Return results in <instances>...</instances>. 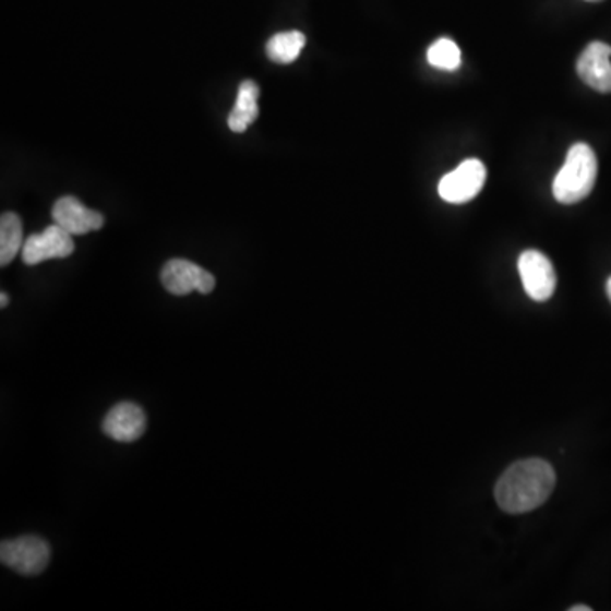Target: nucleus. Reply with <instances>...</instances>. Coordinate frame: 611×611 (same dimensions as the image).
<instances>
[{
  "label": "nucleus",
  "instance_id": "14",
  "mask_svg": "<svg viewBox=\"0 0 611 611\" xmlns=\"http://www.w3.org/2000/svg\"><path fill=\"white\" fill-rule=\"evenodd\" d=\"M428 63L435 69L457 70L460 67V48L452 39L442 38L428 48Z\"/></svg>",
  "mask_w": 611,
  "mask_h": 611
},
{
  "label": "nucleus",
  "instance_id": "5",
  "mask_svg": "<svg viewBox=\"0 0 611 611\" xmlns=\"http://www.w3.org/2000/svg\"><path fill=\"white\" fill-rule=\"evenodd\" d=\"M486 183V167L481 160L470 158L447 173L439 183V194L451 204H464L472 201Z\"/></svg>",
  "mask_w": 611,
  "mask_h": 611
},
{
  "label": "nucleus",
  "instance_id": "13",
  "mask_svg": "<svg viewBox=\"0 0 611 611\" xmlns=\"http://www.w3.org/2000/svg\"><path fill=\"white\" fill-rule=\"evenodd\" d=\"M304 46L306 36L302 35L301 31H286V33L272 36L267 46H265V51L275 63L287 65V63L298 60L299 55L304 50Z\"/></svg>",
  "mask_w": 611,
  "mask_h": 611
},
{
  "label": "nucleus",
  "instance_id": "4",
  "mask_svg": "<svg viewBox=\"0 0 611 611\" xmlns=\"http://www.w3.org/2000/svg\"><path fill=\"white\" fill-rule=\"evenodd\" d=\"M160 277L165 289L173 296H188L194 290L201 295H211L216 287V279L211 272L183 259L167 262L161 268Z\"/></svg>",
  "mask_w": 611,
  "mask_h": 611
},
{
  "label": "nucleus",
  "instance_id": "17",
  "mask_svg": "<svg viewBox=\"0 0 611 611\" xmlns=\"http://www.w3.org/2000/svg\"><path fill=\"white\" fill-rule=\"evenodd\" d=\"M607 295H608V298H610V301H611V277H610V279H608V283H607Z\"/></svg>",
  "mask_w": 611,
  "mask_h": 611
},
{
  "label": "nucleus",
  "instance_id": "1",
  "mask_svg": "<svg viewBox=\"0 0 611 611\" xmlns=\"http://www.w3.org/2000/svg\"><path fill=\"white\" fill-rule=\"evenodd\" d=\"M555 472L542 458H527L504 470L494 498L503 512L519 515L539 508L554 491Z\"/></svg>",
  "mask_w": 611,
  "mask_h": 611
},
{
  "label": "nucleus",
  "instance_id": "7",
  "mask_svg": "<svg viewBox=\"0 0 611 611\" xmlns=\"http://www.w3.org/2000/svg\"><path fill=\"white\" fill-rule=\"evenodd\" d=\"M75 250L73 237L65 229L55 225L48 226L41 233L31 235L24 241L23 255L24 264L38 265L46 260L67 259Z\"/></svg>",
  "mask_w": 611,
  "mask_h": 611
},
{
  "label": "nucleus",
  "instance_id": "15",
  "mask_svg": "<svg viewBox=\"0 0 611 611\" xmlns=\"http://www.w3.org/2000/svg\"><path fill=\"white\" fill-rule=\"evenodd\" d=\"M0 299H2V302H0V306H2V308H5V306L9 304V296L5 295V292H2V295H0Z\"/></svg>",
  "mask_w": 611,
  "mask_h": 611
},
{
  "label": "nucleus",
  "instance_id": "18",
  "mask_svg": "<svg viewBox=\"0 0 611 611\" xmlns=\"http://www.w3.org/2000/svg\"><path fill=\"white\" fill-rule=\"evenodd\" d=\"M588 2H598V0H588Z\"/></svg>",
  "mask_w": 611,
  "mask_h": 611
},
{
  "label": "nucleus",
  "instance_id": "9",
  "mask_svg": "<svg viewBox=\"0 0 611 611\" xmlns=\"http://www.w3.org/2000/svg\"><path fill=\"white\" fill-rule=\"evenodd\" d=\"M611 46L607 43L592 41L586 46L577 60V75L595 91L611 92Z\"/></svg>",
  "mask_w": 611,
  "mask_h": 611
},
{
  "label": "nucleus",
  "instance_id": "3",
  "mask_svg": "<svg viewBox=\"0 0 611 611\" xmlns=\"http://www.w3.org/2000/svg\"><path fill=\"white\" fill-rule=\"evenodd\" d=\"M50 546L41 537L24 535L20 539L4 540L0 546V559L15 573L38 576L50 562Z\"/></svg>",
  "mask_w": 611,
  "mask_h": 611
},
{
  "label": "nucleus",
  "instance_id": "11",
  "mask_svg": "<svg viewBox=\"0 0 611 611\" xmlns=\"http://www.w3.org/2000/svg\"><path fill=\"white\" fill-rule=\"evenodd\" d=\"M260 87L253 81L241 82L237 100L228 116V127L233 133H244L259 118Z\"/></svg>",
  "mask_w": 611,
  "mask_h": 611
},
{
  "label": "nucleus",
  "instance_id": "12",
  "mask_svg": "<svg viewBox=\"0 0 611 611\" xmlns=\"http://www.w3.org/2000/svg\"><path fill=\"white\" fill-rule=\"evenodd\" d=\"M23 221L15 213H4L0 218V265L8 267L23 252Z\"/></svg>",
  "mask_w": 611,
  "mask_h": 611
},
{
  "label": "nucleus",
  "instance_id": "10",
  "mask_svg": "<svg viewBox=\"0 0 611 611\" xmlns=\"http://www.w3.org/2000/svg\"><path fill=\"white\" fill-rule=\"evenodd\" d=\"M103 430L116 442H136L146 430V415L134 403H119L107 412L103 421Z\"/></svg>",
  "mask_w": 611,
  "mask_h": 611
},
{
  "label": "nucleus",
  "instance_id": "16",
  "mask_svg": "<svg viewBox=\"0 0 611 611\" xmlns=\"http://www.w3.org/2000/svg\"><path fill=\"white\" fill-rule=\"evenodd\" d=\"M571 611H591V608L583 607V604H577V607L571 608Z\"/></svg>",
  "mask_w": 611,
  "mask_h": 611
},
{
  "label": "nucleus",
  "instance_id": "2",
  "mask_svg": "<svg viewBox=\"0 0 611 611\" xmlns=\"http://www.w3.org/2000/svg\"><path fill=\"white\" fill-rule=\"evenodd\" d=\"M598 177V160L591 146L576 143L571 146L564 165L555 177L552 192L559 203L576 204L591 194Z\"/></svg>",
  "mask_w": 611,
  "mask_h": 611
},
{
  "label": "nucleus",
  "instance_id": "8",
  "mask_svg": "<svg viewBox=\"0 0 611 611\" xmlns=\"http://www.w3.org/2000/svg\"><path fill=\"white\" fill-rule=\"evenodd\" d=\"M51 216H53V221L69 231L72 237L97 231L104 226L103 214L84 206L79 199L72 197V195L58 199Z\"/></svg>",
  "mask_w": 611,
  "mask_h": 611
},
{
  "label": "nucleus",
  "instance_id": "6",
  "mask_svg": "<svg viewBox=\"0 0 611 611\" xmlns=\"http://www.w3.org/2000/svg\"><path fill=\"white\" fill-rule=\"evenodd\" d=\"M518 272L525 292L534 301L543 302L552 298L558 284L554 265L539 250H527L518 259Z\"/></svg>",
  "mask_w": 611,
  "mask_h": 611
}]
</instances>
